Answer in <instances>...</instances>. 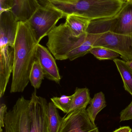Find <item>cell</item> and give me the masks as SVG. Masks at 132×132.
Here are the masks:
<instances>
[{
  "label": "cell",
  "mask_w": 132,
  "mask_h": 132,
  "mask_svg": "<svg viewBox=\"0 0 132 132\" xmlns=\"http://www.w3.org/2000/svg\"><path fill=\"white\" fill-rule=\"evenodd\" d=\"M38 42L28 21L19 22L14 43V62L10 92H23L29 82Z\"/></svg>",
  "instance_id": "obj_1"
},
{
  "label": "cell",
  "mask_w": 132,
  "mask_h": 132,
  "mask_svg": "<svg viewBox=\"0 0 132 132\" xmlns=\"http://www.w3.org/2000/svg\"><path fill=\"white\" fill-rule=\"evenodd\" d=\"M46 45L55 59L66 60L69 55L82 46L91 45L93 40L87 33L81 36H75L66 23L53 28L48 35Z\"/></svg>",
  "instance_id": "obj_2"
},
{
  "label": "cell",
  "mask_w": 132,
  "mask_h": 132,
  "mask_svg": "<svg viewBox=\"0 0 132 132\" xmlns=\"http://www.w3.org/2000/svg\"><path fill=\"white\" fill-rule=\"evenodd\" d=\"M126 2L123 0H79L73 4L54 5L66 17L74 14L91 21L115 16Z\"/></svg>",
  "instance_id": "obj_3"
},
{
  "label": "cell",
  "mask_w": 132,
  "mask_h": 132,
  "mask_svg": "<svg viewBox=\"0 0 132 132\" xmlns=\"http://www.w3.org/2000/svg\"><path fill=\"white\" fill-rule=\"evenodd\" d=\"M65 14L54 4L49 2L39 7L27 21L34 30L39 43L56 26Z\"/></svg>",
  "instance_id": "obj_4"
},
{
  "label": "cell",
  "mask_w": 132,
  "mask_h": 132,
  "mask_svg": "<svg viewBox=\"0 0 132 132\" xmlns=\"http://www.w3.org/2000/svg\"><path fill=\"white\" fill-rule=\"evenodd\" d=\"M29 102L30 100L22 96L18 99L12 108L5 114L2 132H29Z\"/></svg>",
  "instance_id": "obj_5"
},
{
  "label": "cell",
  "mask_w": 132,
  "mask_h": 132,
  "mask_svg": "<svg viewBox=\"0 0 132 132\" xmlns=\"http://www.w3.org/2000/svg\"><path fill=\"white\" fill-rule=\"evenodd\" d=\"M102 47L118 53L126 62L132 61V35H125L111 31L102 33L93 47Z\"/></svg>",
  "instance_id": "obj_6"
},
{
  "label": "cell",
  "mask_w": 132,
  "mask_h": 132,
  "mask_svg": "<svg viewBox=\"0 0 132 132\" xmlns=\"http://www.w3.org/2000/svg\"><path fill=\"white\" fill-rule=\"evenodd\" d=\"M48 104L45 98L36 95L35 89L32 94L29 106V132H50L47 117Z\"/></svg>",
  "instance_id": "obj_7"
},
{
  "label": "cell",
  "mask_w": 132,
  "mask_h": 132,
  "mask_svg": "<svg viewBox=\"0 0 132 132\" xmlns=\"http://www.w3.org/2000/svg\"><path fill=\"white\" fill-rule=\"evenodd\" d=\"M58 132H99L89 119L86 109H81L66 114L63 118Z\"/></svg>",
  "instance_id": "obj_8"
},
{
  "label": "cell",
  "mask_w": 132,
  "mask_h": 132,
  "mask_svg": "<svg viewBox=\"0 0 132 132\" xmlns=\"http://www.w3.org/2000/svg\"><path fill=\"white\" fill-rule=\"evenodd\" d=\"M18 22L12 11L0 13V48L7 46L14 48Z\"/></svg>",
  "instance_id": "obj_9"
},
{
  "label": "cell",
  "mask_w": 132,
  "mask_h": 132,
  "mask_svg": "<svg viewBox=\"0 0 132 132\" xmlns=\"http://www.w3.org/2000/svg\"><path fill=\"white\" fill-rule=\"evenodd\" d=\"M35 59L41 65L45 77L50 80L59 84L61 77L59 69L49 49L38 43L36 50Z\"/></svg>",
  "instance_id": "obj_10"
},
{
  "label": "cell",
  "mask_w": 132,
  "mask_h": 132,
  "mask_svg": "<svg viewBox=\"0 0 132 132\" xmlns=\"http://www.w3.org/2000/svg\"><path fill=\"white\" fill-rule=\"evenodd\" d=\"M14 62V48L7 46L0 48V97L4 94Z\"/></svg>",
  "instance_id": "obj_11"
},
{
  "label": "cell",
  "mask_w": 132,
  "mask_h": 132,
  "mask_svg": "<svg viewBox=\"0 0 132 132\" xmlns=\"http://www.w3.org/2000/svg\"><path fill=\"white\" fill-rule=\"evenodd\" d=\"M118 15V20L112 32L132 35V2H126Z\"/></svg>",
  "instance_id": "obj_12"
},
{
  "label": "cell",
  "mask_w": 132,
  "mask_h": 132,
  "mask_svg": "<svg viewBox=\"0 0 132 132\" xmlns=\"http://www.w3.org/2000/svg\"><path fill=\"white\" fill-rule=\"evenodd\" d=\"M12 11L18 21H27L36 9L41 6L39 0H15Z\"/></svg>",
  "instance_id": "obj_13"
},
{
  "label": "cell",
  "mask_w": 132,
  "mask_h": 132,
  "mask_svg": "<svg viewBox=\"0 0 132 132\" xmlns=\"http://www.w3.org/2000/svg\"><path fill=\"white\" fill-rule=\"evenodd\" d=\"M118 20V14L111 18H104L90 21L87 33L100 34L113 31Z\"/></svg>",
  "instance_id": "obj_14"
},
{
  "label": "cell",
  "mask_w": 132,
  "mask_h": 132,
  "mask_svg": "<svg viewBox=\"0 0 132 132\" xmlns=\"http://www.w3.org/2000/svg\"><path fill=\"white\" fill-rule=\"evenodd\" d=\"M90 21L78 15L71 14L66 16L65 23L69 28L72 34L78 37L87 33Z\"/></svg>",
  "instance_id": "obj_15"
},
{
  "label": "cell",
  "mask_w": 132,
  "mask_h": 132,
  "mask_svg": "<svg viewBox=\"0 0 132 132\" xmlns=\"http://www.w3.org/2000/svg\"><path fill=\"white\" fill-rule=\"evenodd\" d=\"M73 95L71 106L68 113L81 109H86L91 98L90 91L87 88H76Z\"/></svg>",
  "instance_id": "obj_16"
},
{
  "label": "cell",
  "mask_w": 132,
  "mask_h": 132,
  "mask_svg": "<svg viewBox=\"0 0 132 132\" xmlns=\"http://www.w3.org/2000/svg\"><path fill=\"white\" fill-rule=\"evenodd\" d=\"M89 104L90 105L86 109V112L91 122L95 124L98 114L107 106L104 93L100 92L95 94Z\"/></svg>",
  "instance_id": "obj_17"
},
{
  "label": "cell",
  "mask_w": 132,
  "mask_h": 132,
  "mask_svg": "<svg viewBox=\"0 0 132 132\" xmlns=\"http://www.w3.org/2000/svg\"><path fill=\"white\" fill-rule=\"evenodd\" d=\"M123 81L125 90L132 96V69L126 61L116 59L113 60Z\"/></svg>",
  "instance_id": "obj_18"
},
{
  "label": "cell",
  "mask_w": 132,
  "mask_h": 132,
  "mask_svg": "<svg viewBox=\"0 0 132 132\" xmlns=\"http://www.w3.org/2000/svg\"><path fill=\"white\" fill-rule=\"evenodd\" d=\"M47 117L50 132H58L63 118L59 115L57 108L52 102L48 103Z\"/></svg>",
  "instance_id": "obj_19"
},
{
  "label": "cell",
  "mask_w": 132,
  "mask_h": 132,
  "mask_svg": "<svg viewBox=\"0 0 132 132\" xmlns=\"http://www.w3.org/2000/svg\"><path fill=\"white\" fill-rule=\"evenodd\" d=\"M45 74L39 62L35 59L33 63L29 76V81L35 89H38L41 87Z\"/></svg>",
  "instance_id": "obj_20"
},
{
  "label": "cell",
  "mask_w": 132,
  "mask_h": 132,
  "mask_svg": "<svg viewBox=\"0 0 132 132\" xmlns=\"http://www.w3.org/2000/svg\"><path fill=\"white\" fill-rule=\"evenodd\" d=\"M90 53L100 60H114L120 56L114 51L102 47H93L90 50Z\"/></svg>",
  "instance_id": "obj_21"
},
{
  "label": "cell",
  "mask_w": 132,
  "mask_h": 132,
  "mask_svg": "<svg viewBox=\"0 0 132 132\" xmlns=\"http://www.w3.org/2000/svg\"><path fill=\"white\" fill-rule=\"evenodd\" d=\"M73 95H63L60 97H53L51 98L52 102L56 108L66 114H67L69 111Z\"/></svg>",
  "instance_id": "obj_22"
},
{
  "label": "cell",
  "mask_w": 132,
  "mask_h": 132,
  "mask_svg": "<svg viewBox=\"0 0 132 132\" xmlns=\"http://www.w3.org/2000/svg\"><path fill=\"white\" fill-rule=\"evenodd\" d=\"M15 0H0V13L4 11H12L15 5Z\"/></svg>",
  "instance_id": "obj_23"
},
{
  "label": "cell",
  "mask_w": 132,
  "mask_h": 132,
  "mask_svg": "<svg viewBox=\"0 0 132 132\" xmlns=\"http://www.w3.org/2000/svg\"><path fill=\"white\" fill-rule=\"evenodd\" d=\"M120 121L132 120V100L131 102L120 113Z\"/></svg>",
  "instance_id": "obj_24"
},
{
  "label": "cell",
  "mask_w": 132,
  "mask_h": 132,
  "mask_svg": "<svg viewBox=\"0 0 132 132\" xmlns=\"http://www.w3.org/2000/svg\"><path fill=\"white\" fill-rule=\"evenodd\" d=\"M7 107L4 104H1L0 106V132H3L2 128L5 126L4 122L5 114L7 112Z\"/></svg>",
  "instance_id": "obj_25"
},
{
  "label": "cell",
  "mask_w": 132,
  "mask_h": 132,
  "mask_svg": "<svg viewBox=\"0 0 132 132\" xmlns=\"http://www.w3.org/2000/svg\"><path fill=\"white\" fill-rule=\"evenodd\" d=\"M49 2L53 4H73L79 0H47Z\"/></svg>",
  "instance_id": "obj_26"
},
{
  "label": "cell",
  "mask_w": 132,
  "mask_h": 132,
  "mask_svg": "<svg viewBox=\"0 0 132 132\" xmlns=\"http://www.w3.org/2000/svg\"><path fill=\"white\" fill-rule=\"evenodd\" d=\"M132 129L129 126L121 127L113 132H131Z\"/></svg>",
  "instance_id": "obj_27"
},
{
  "label": "cell",
  "mask_w": 132,
  "mask_h": 132,
  "mask_svg": "<svg viewBox=\"0 0 132 132\" xmlns=\"http://www.w3.org/2000/svg\"><path fill=\"white\" fill-rule=\"evenodd\" d=\"M127 64L129 65L132 69V61H130V62H126Z\"/></svg>",
  "instance_id": "obj_28"
},
{
  "label": "cell",
  "mask_w": 132,
  "mask_h": 132,
  "mask_svg": "<svg viewBox=\"0 0 132 132\" xmlns=\"http://www.w3.org/2000/svg\"><path fill=\"white\" fill-rule=\"evenodd\" d=\"M128 1L132 2V0H128Z\"/></svg>",
  "instance_id": "obj_29"
},
{
  "label": "cell",
  "mask_w": 132,
  "mask_h": 132,
  "mask_svg": "<svg viewBox=\"0 0 132 132\" xmlns=\"http://www.w3.org/2000/svg\"><path fill=\"white\" fill-rule=\"evenodd\" d=\"M123 1H126V2L128 1V0H123Z\"/></svg>",
  "instance_id": "obj_30"
}]
</instances>
